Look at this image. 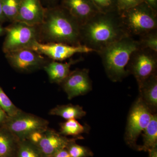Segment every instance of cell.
<instances>
[{
  "label": "cell",
  "mask_w": 157,
  "mask_h": 157,
  "mask_svg": "<svg viewBox=\"0 0 157 157\" xmlns=\"http://www.w3.org/2000/svg\"><path fill=\"white\" fill-rule=\"evenodd\" d=\"M80 35L83 45L96 52L129 36L122 25L118 11L97 13L80 26Z\"/></svg>",
  "instance_id": "obj_1"
},
{
  "label": "cell",
  "mask_w": 157,
  "mask_h": 157,
  "mask_svg": "<svg viewBox=\"0 0 157 157\" xmlns=\"http://www.w3.org/2000/svg\"><path fill=\"white\" fill-rule=\"evenodd\" d=\"M43 30L45 36L57 43L81 45L80 25L61 6L45 9Z\"/></svg>",
  "instance_id": "obj_2"
},
{
  "label": "cell",
  "mask_w": 157,
  "mask_h": 157,
  "mask_svg": "<svg viewBox=\"0 0 157 157\" xmlns=\"http://www.w3.org/2000/svg\"><path fill=\"white\" fill-rule=\"evenodd\" d=\"M140 47L138 39L127 36L97 53L109 78L113 81H120L129 74L127 68L131 56Z\"/></svg>",
  "instance_id": "obj_3"
},
{
  "label": "cell",
  "mask_w": 157,
  "mask_h": 157,
  "mask_svg": "<svg viewBox=\"0 0 157 157\" xmlns=\"http://www.w3.org/2000/svg\"><path fill=\"white\" fill-rule=\"evenodd\" d=\"M118 12L123 26L131 36L139 37L157 30V13L145 3Z\"/></svg>",
  "instance_id": "obj_4"
},
{
  "label": "cell",
  "mask_w": 157,
  "mask_h": 157,
  "mask_svg": "<svg viewBox=\"0 0 157 157\" xmlns=\"http://www.w3.org/2000/svg\"><path fill=\"white\" fill-rule=\"evenodd\" d=\"M49 122L45 119L22 110L12 117H9L5 127L19 140H27L32 134L48 128Z\"/></svg>",
  "instance_id": "obj_5"
},
{
  "label": "cell",
  "mask_w": 157,
  "mask_h": 157,
  "mask_svg": "<svg viewBox=\"0 0 157 157\" xmlns=\"http://www.w3.org/2000/svg\"><path fill=\"white\" fill-rule=\"evenodd\" d=\"M157 53L140 47L132 55L127 69L136 78L139 87L147 79L156 74Z\"/></svg>",
  "instance_id": "obj_6"
},
{
  "label": "cell",
  "mask_w": 157,
  "mask_h": 157,
  "mask_svg": "<svg viewBox=\"0 0 157 157\" xmlns=\"http://www.w3.org/2000/svg\"><path fill=\"white\" fill-rule=\"evenodd\" d=\"M151 110L141 97L133 105L128 119L125 139L131 145H135L139 135L145 129L151 119Z\"/></svg>",
  "instance_id": "obj_7"
},
{
  "label": "cell",
  "mask_w": 157,
  "mask_h": 157,
  "mask_svg": "<svg viewBox=\"0 0 157 157\" xmlns=\"http://www.w3.org/2000/svg\"><path fill=\"white\" fill-rule=\"evenodd\" d=\"M29 48L57 61L64 60L76 53L95 52L93 49L82 44L74 45L57 42L42 44L36 40L32 43Z\"/></svg>",
  "instance_id": "obj_8"
},
{
  "label": "cell",
  "mask_w": 157,
  "mask_h": 157,
  "mask_svg": "<svg viewBox=\"0 0 157 157\" xmlns=\"http://www.w3.org/2000/svg\"><path fill=\"white\" fill-rule=\"evenodd\" d=\"M4 45L5 52L9 53L22 48H29L35 40L36 31L34 26L17 22L7 30Z\"/></svg>",
  "instance_id": "obj_9"
},
{
  "label": "cell",
  "mask_w": 157,
  "mask_h": 157,
  "mask_svg": "<svg viewBox=\"0 0 157 157\" xmlns=\"http://www.w3.org/2000/svg\"><path fill=\"white\" fill-rule=\"evenodd\" d=\"M61 84L69 100L86 94L92 88L89 70L86 69H77L71 71Z\"/></svg>",
  "instance_id": "obj_10"
},
{
  "label": "cell",
  "mask_w": 157,
  "mask_h": 157,
  "mask_svg": "<svg viewBox=\"0 0 157 157\" xmlns=\"http://www.w3.org/2000/svg\"><path fill=\"white\" fill-rule=\"evenodd\" d=\"M8 58L11 66L18 71L29 72L43 66V58L39 53L30 48H22L8 53Z\"/></svg>",
  "instance_id": "obj_11"
},
{
  "label": "cell",
  "mask_w": 157,
  "mask_h": 157,
  "mask_svg": "<svg viewBox=\"0 0 157 157\" xmlns=\"http://www.w3.org/2000/svg\"><path fill=\"white\" fill-rule=\"evenodd\" d=\"M72 139L48 128L39 132L38 142L35 144L43 156H53L59 151L66 148Z\"/></svg>",
  "instance_id": "obj_12"
},
{
  "label": "cell",
  "mask_w": 157,
  "mask_h": 157,
  "mask_svg": "<svg viewBox=\"0 0 157 157\" xmlns=\"http://www.w3.org/2000/svg\"><path fill=\"white\" fill-rule=\"evenodd\" d=\"M45 11L40 0H21L18 14L14 21L34 26L42 23Z\"/></svg>",
  "instance_id": "obj_13"
},
{
  "label": "cell",
  "mask_w": 157,
  "mask_h": 157,
  "mask_svg": "<svg viewBox=\"0 0 157 157\" xmlns=\"http://www.w3.org/2000/svg\"><path fill=\"white\" fill-rule=\"evenodd\" d=\"M61 6L78 21L80 26L99 12L90 0H61Z\"/></svg>",
  "instance_id": "obj_14"
},
{
  "label": "cell",
  "mask_w": 157,
  "mask_h": 157,
  "mask_svg": "<svg viewBox=\"0 0 157 157\" xmlns=\"http://www.w3.org/2000/svg\"><path fill=\"white\" fill-rule=\"evenodd\" d=\"M79 60H70L67 63L53 62L44 67L51 82L61 83L70 74L71 66L79 62Z\"/></svg>",
  "instance_id": "obj_15"
},
{
  "label": "cell",
  "mask_w": 157,
  "mask_h": 157,
  "mask_svg": "<svg viewBox=\"0 0 157 157\" xmlns=\"http://www.w3.org/2000/svg\"><path fill=\"white\" fill-rule=\"evenodd\" d=\"M141 98L149 109H155L157 106V77L151 76L139 87Z\"/></svg>",
  "instance_id": "obj_16"
},
{
  "label": "cell",
  "mask_w": 157,
  "mask_h": 157,
  "mask_svg": "<svg viewBox=\"0 0 157 157\" xmlns=\"http://www.w3.org/2000/svg\"><path fill=\"white\" fill-rule=\"evenodd\" d=\"M19 141L6 128H0V157H12L16 154Z\"/></svg>",
  "instance_id": "obj_17"
},
{
  "label": "cell",
  "mask_w": 157,
  "mask_h": 157,
  "mask_svg": "<svg viewBox=\"0 0 157 157\" xmlns=\"http://www.w3.org/2000/svg\"><path fill=\"white\" fill-rule=\"evenodd\" d=\"M49 114L61 117L67 120L81 119L86 115L82 107L78 105L68 104L58 105L51 109Z\"/></svg>",
  "instance_id": "obj_18"
},
{
  "label": "cell",
  "mask_w": 157,
  "mask_h": 157,
  "mask_svg": "<svg viewBox=\"0 0 157 157\" xmlns=\"http://www.w3.org/2000/svg\"><path fill=\"white\" fill-rule=\"evenodd\" d=\"M143 132V145L142 147V149L144 151H148L153 147L157 146V116L156 114H152L151 119Z\"/></svg>",
  "instance_id": "obj_19"
},
{
  "label": "cell",
  "mask_w": 157,
  "mask_h": 157,
  "mask_svg": "<svg viewBox=\"0 0 157 157\" xmlns=\"http://www.w3.org/2000/svg\"><path fill=\"white\" fill-rule=\"evenodd\" d=\"M60 134L63 136H80L87 130L86 127L79 123L76 119L67 120L60 124Z\"/></svg>",
  "instance_id": "obj_20"
},
{
  "label": "cell",
  "mask_w": 157,
  "mask_h": 157,
  "mask_svg": "<svg viewBox=\"0 0 157 157\" xmlns=\"http://www.w3.org/2000/svg\"><path fill=\"white\" fill-rule=\"evenodd\" d=\"M17 157H43L36 145L29 140H19L16 151Z\"/></svg>",
  "instance_id": "obj_21"
},
{
  "label": "cell",
  "mask_w": 157,
  "mask_h": 157,
  "mask_svg": "<svg viewBox=\"0 0 157 157\" xmlns=\"http://www.w3.org/2000/svg\"><path fill=\"white\" fill-rule=\"evenodd\" d=\"M5 17L14 21L17 17L21 0H1Z\"/></svg>",
  "instance_id": "obj_22"
},
{
  "label": "cell",
  "mask_w": 157,
  "mask_h": 157,
  "mask_svg": "<svg viewBox=\"0 0 157 157\" xmlns=\"http://www.w3.org/2000/svg\"><path fill=\"white\" fill-rule=\"evenodd\" d=\"M0 107L9 117H12L21 111L16 107L0 87Z\"/></svg>",
  "instance_id": "obj_23"
},
{
  "label": "cell",
  "mask_w": 157,
  "mask_h": 157,
  "mask_svg": "<svg viewBox=\"0 0 157 157\" xmlns=\"http://www.w3.org/2000/svg\"><path fill=\"white\" fill-rule=\"evenodd\" d=\"M138 40L141 47L148 48L157 53V30L144 34L139 37Z\"/></svg>",
  "instance_id": "obj_24"
},
{
  "label": "cell",
  "mask_w": 157,
  "mask_h": 157,
  "mask_svg": "<svg viewBox=\"0 0 157 157\" xmlns=\"http://www.w3.org/2000/svg\"><path fill=\"white\" fill-rule=\"evenodd\" d=\"M100 13H108L118 11L116 0H90Z\"/></svg>",
  "instance_id": "obj_25"
},
{
  "label": "cell",
  "mask_w": 157,
  "mask_h": 157,
  "mask_svg": "<svg viewBox=\"0 0 157 157\" xmlns=\"http://www.w3.org/2000/svg\"><path fill=\"white\" fill-rule=\"evenodd\" d=\"M75 140V138H73L66 147L71 157H87L92 155V153L88 149L76 144Z\"/></svg>",
  "instance_id": "obj_26"
},
{
  "label": "cell",
  "mask_w": 157,
  "mask_h": 157,
  "mask_svg": "<svg viewBox=\"0 0 157 157\" xmlns=\"http://www.w3.org/2000/svg\"><path fill=\"white\" fill-rule=\"evenodd\" d=\"M116 1L118 12L125 11L144 2L143 0H116Z\"/></svg>",
  "instance_id": "obj_27"
},
{
  "label": "cell",
  "mask_w": 157,
  "mask_h": 157,
  "mask_svg": "<svg viewBox=\"0 0 157 157\" xmlns=\"http://www.w3.org/2000/svg\"><path fill=\"white\" fill-rule=\"evenodd\" d=\"M143 2L157 13V0H143Z\"/></svg>",
  "instance_id": "obj_28"
},
{
  "label": "cell",
  "mask_w": 157,
  "mask_h": 157,
  "mask_svg": "<svg viewBox=\"0 0 157 157\" xmlns=\"http://www.w3.org/2000/svg\"><path fill=\"white\" fill-rule=\"evenodd\" d=\"M53 157H71L66 148L59 151L53 155Z\"/></svg>",
  "instance_id": "obj_29"
},
{
  "label": "cell",
  "mask_w": 157,
  "mask_h": 157,
  "mask_svg": "<svg viewBox=\"0 0 157 157\" xmlns=\"http://www.w3.org/2000/svg\"><path fill=\"white\" fill-rule=\"evenodd\" d=\"M9 117L6 112L0 107V125L3 126L6 123Z\"/></svg>",
  "instance_id": "obj_30"
},
{
  "label": "cell",
  "mask_w": 157,
  "mask_h": 157,
  "mask_svg": "<svg viewBox=\"0 0 157 157\" xmlns=\"http://www.w3.org/2000/svg\"><path fill=\"white\" fill-rule=\"evenodd\" d=\"M149 157H157V146L149 150Z\"/></svg>",
  "instance_id": "obj_31"
},
{
  "label": "cell",
  "mask_w": 157,
  "mask_h": 157,
  "mask_svg": "<svg viewBox=\"0 0 157 157\" xmlns=\"http://www.w3.org/2000/svg\"><path fill=\"white\" fill-rule=\"evenodd\" d=\"M5 18H6V17H5L4 13H3L2 2H1V1L0 0V20H2Z\"/></svg>",
  "instance_id": "obj_32"
},
{
  "label": "cell",
  "mask_w": 157,
  "mask_h": 157,
  "mask_svg": "<svg viewBox=\"0 0 157 157\" xmlns=\"http://www.w3.org/2000/svg\"><path fill=\"white\" fill-rule=\"evenodd\" d=\"M3 32L2 28V27L0 26V35H1V33H2V32Z\"/></svg>",
  "instance_id": "obj_33"
},
{
  "label": "cell",
  "mask_w": 157,
  "mask_h": 157,
  "mask_svg": "<svg viewBox=\"0 0 157 157\" xmlns=\"http://www.w3.org/2000/svg\"><path fill=\"white\" fill-rule=\"evenodd\" d=\"M43 157H53V156H44Z\"/></svg>",
  "instance_id": "obj_34"
},
{
  "label": "cell",
  "mask_w": 157,
  "mask_h": 157,
  "mask_svg": "<svg viewBox=\"0 0 157 157\" xmlns=\"http://www.w3.org/2000/svg\"><path fill=\"white\" fill-rule=\"evenodd\" d=\"M48 1H56V0H48Z\"/></svg>",
  "instance_id": "obj_35"
}]
</instances>
